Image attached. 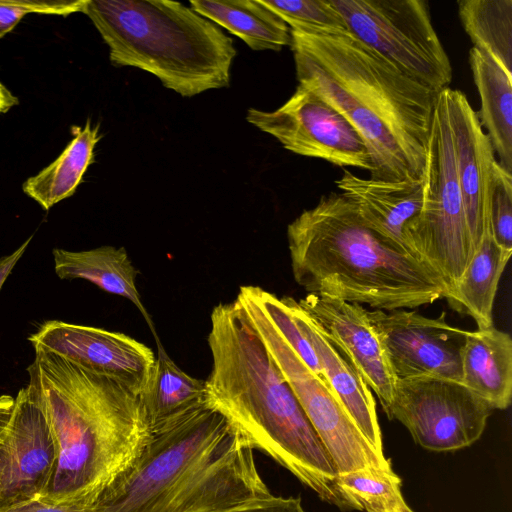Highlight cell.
<instances>
[{
	"instance_id": "obj_1",
	"label": "cell",
	"mask_w": 512,
	"mask_h": 512,
	"mask_svg": "<svg viewBox=\"0 0 512 512\" xmlns=\"http://www.w3.org/2000/svg\"><path fill=\"white\" fill-rule=\"evenodd\" d=\"M210 319L206 404L321 500L343 512L361 511L337 485L326 448L241 307L220 303Z\"/></svg>"
},
{
	"instance_id": "obj_2",
	"label": "cell",
	"mask_w": 512,
	"mask_h": 512,
	"mask_svg": "<svg viewBox=\"0 0 512 512\" xmlns=\"http://www.w3.org/2000/svg\"><path fill=\"white\" fill-rule=\"evenodd\" d=\"M254 449L207 404L152 431L85 512H230L272 501Z\"/></svg>"
},
{
	"instance_id": "obj_3",
	"label": "cell",
	"mask_w": 512,
	"mask_h": 512,
	"mask_svg": "<svg viewBox=\"0 0 512 512\" xmlns=\"http://www.w3.org/2000/svg\"><path fill=\"white\" fill-rule=\"evenodd\" d=\"M27 371L58 449L53 474L38 499L87 508L137 460L151 437L142 397L51 352L35 351Z\"/></svg>"
},
{
	"instance_id": "obj_4",
	"label": "cell",
	"mask_w": 512,
	"mask_h": 512,
	"mask_svg": "<svg viewBox=\"0 0 512 512\" xmlns=\"http://www.w3.org/2000/svg\"><path fill=\"white\" fill-rule=\"evenodd\" d=\"M287 240L294 279L308 294L384 311L449 294L431 266L372 229L342 193L304 210L288 225Z\"/></svg>"
},
{
	"instance_id": "obj_5",
	"label": "cell",
	"mask_w": 512,
	"mask_h": 512,
	"mask_svg": "<svg viewBox=\"0 0 512 512\" xmlns=\"http://www.w3.org/2000/svg\"><path fill=\"white\" fill-rule=\"evenodd\" d=\"M116 67L157 77L182 97L229 86L232 39L190 6L171 0H85L81 10Z\"/></svg>"
},
{
	"instance_id": "obj_6",
	"label": "cell",
	"mask_w": 512,
	"mask_h": 512,
	"mask_svg": "<svg viewBox=\"0 0 512 512\" xmlns=\"http://www.w3.org/2000/svg\"><path fill=\"white\" fill-rule=\"evenodd\" d=\"M290 31L291 49L317 63L389 129L414 177L420 179L438 93L402 72L349 30Z\"/></svg>"
},
{
	"instance_id": "obj_7",
	"label": "cell",
	"mask_w": 512,
	"mask_h": 512,
	"mask_svg": "<svg viewBox=\"0 0 512 512\" xmlns=\"http://www.w3.org/2000/svg\"><path fill=\"white\" fill-rule=\"evenodd\" d=\"M421 179L422 206L407 230V245L441 276L450 293L474 251L456 174L443 90L436 97Z\"/></svg>"
},
{
	"instance_id": "obj_8",
	"label": "cell",
	"mask_w": 512,
	"mask_h": 512,
	"mask_svg": "<svg viewBox=\"0 0 512 512\" xmlns=\"http://www.w3.org/2000/svg\"><path fill=\"white\" fill-rule=\"evenodd\" d=\"M351 34L428 89L449 87L452 67L424 0H330Z\"/></svg>"
},
{
	"instance_id": "obj_9",
	"label": "cell",
	"mask_w": 512,
	"mask_h": 512,
	"mask_svg": "<svg viewBox=\"0 0 512 512\" xmlns=\"http://www.w3.org/2000/svg\"><path fill=\"white\" fill-rule=\"evenodd\" d=\"M235 301L299 401L337 473L370 465L392 467L364 437L328 382L306 365L256 303L240 289Z\"/></svg>"
},
{
	"instance_id": "obj_10",
	"label": "cell",
	"mask_w": 512,
	"mask_h": 512,
	"mask_svg": "<svg viewBox=\"0 0 512 512\" xmlns=\"http://www.w3.org/2000/svg\"><path fill=\"white\" fill-rule=\"evenodd\" d=\"M492 410L461 382L416 376L396 380L387 417L401 422L421 447L453 451L482 436Z\"/></svg>"
},
{
	"instance_id": "obj_11",
	"label": "cell",
	"mask_w": 512,
	"mask_h": 512,
	"mask_svg": "<svg viewBox=\"0 0 512 512\" xmlns=\"http://www.w3.org/2000/svg\"><path fill=\"white\" fill-rule=\"evenodd\" d=\"M246 120L295 154L339 167L373 171L367 146L356 129L316 93L298 84L278 109L250 108Z\"/></svg>"
},
{
	"instance_id": "obj_12",
	"label": "cell",
	"mask_w": 512,
	"mask_h": 512,
	"mask_svg": "<svg viewBox=\"0 0 512 512\" xmlns=\"http://www.w3.org/2000/svg\"><path fill=\"white\" fill-rule=\"evenodd\" d=\"M58 449L36 383L30 379L15 398L0 440V512L38 499L48 484Z\"/></svg>"
},
{
	"instance_id": "obj_13",
	"label": "cell",
	"mask_w": 512,
	"mask_h": 512,
	"mask_svg": "<svg viewBox=\"0 0 512 512\" xmlns=\"http://www.w3.org/2000/svg\"><path fill=\"white\" fill-rule=\"evenodd\" d=\"M397 379L435 376L461 382V348L466 330L416 310H367Z\"/></svg>"
},
{
	"instance_id": "obj_14",
	"label": "cell",
	"mask_w": 512,
	"mask_h": 512,
	"mask_svg": "<svg viewBox=\"0 0 512 512\" xmlns=\"http://www.w3.org/2000/svg\"><path fill=\"white\" fill-rule=\"evenodd\" d=\"M28 340L35 351L54 353L114 378L141 397L153 376L156 361L153 351L124 333L49 320Z\"/></svg>"
},
{
	"instance_id": "obj_15",
	"label": "cell",
	"mask_w": 512,
	"mask_h": 512,
	"mask_svg": "<svg viewBox=\"0 0 512 512\" xmlns=\"http://www.w3.org/2000/svg\"><path fill=\"white\" fill-rule=\"evenodd\" d=\"M450 122L455 168L473 251L489 229L488 211L493 165L492 144L466 95L443 90Z\"/></svg>"
},
{
	"instance_id": "obj_16",
	"label": "cell",
	"mask_w": 512,
	"mask_h": 512,
	"mask_svg": "<svg viewBox=\"0 0 512 512\" xmlns=\"http://www.w3.org/2000/svg\"><path fill=\"white\" fill-rule=\"evenodd\" d=\"M298 303L345 354L387 415L396 378L367 317V309L316 294H307Z\"/></svg>"
},
{
	"instance_id": "obj_17",
	"label": "cell",
	"mask_w": 512,
	"mask_h": 512,
	"mask_svg": "<svg viewBox=\"0 0 512 512\" xmlns=\"http://www.w3.org/2000/svg\"><path fill=\"white\" fill-rule=\"evenodd\" d=\"M284 299L295 322L316 353L323 378L336 393L364 437L379 454L384 455L372 391L341 349L303 310L298 301L287 296Z\"/></svg>"
},
{
	"instance_id": "obj_18",
	"label": "cell",
	"mask_w": 512,
	"mask_h": 512,
	"mask_svg": "<svg viewBox=\"0 0 512 512\" xmlns=\"http://www.w3.org/2000/svg\"><path fill=\"white\" fill-rule=\"evenodd\" d=\"M336 184L372 229L413 254L406 234L421 210V178L389 182L361 178L344 169Z\"/></svg>"
},
{
	"instance_id": "obj_19",
	"label": "cell",
	"mask_w": 512,
	"mask_h": 512,
	"mask_svg": "<svg viewBox=\"0 0 512 512\" xmlns=\"http://www.w3.org/2000/svg\"><path fill=\"white\" fill-rule=\"evenodd\" d=\"M461 383L492 408L504 410L512 396V340L495 328L467 331L461 348Z\"/></svg>"
},
{
	"instance_id": "obj_20",
	"label": "cell",
	"mask_w": 512,
	"mask_h": 512,
	"mask_svg": "<svg viewBox=\"0 0 512 512\" xmlns=\"http://www.w3.org/2000/svg\"><path fill=\"white\" fill-rule=\"evenodd\" d=\"M54 270L60 279H84L105 292L126 298L140 311L155 335L148 311L136 287L139 271L124 247L101 246L83 251L52 250Z\"/></svg>"
},
{
	"instance_id": "obj_21",
	"label": "cell",
	"mask_w": 512,
	"mask_h": 512,
	"mask_svg": "<svg viewBox=\"0 0 512 512\" xmlns=\"http://www.w3.org/2000/svg\"><path fill=\"white\" fill-rule=\"evenodd\" d=\"M469 64L481 101L479 121L498 163L512 174V75L476 47L469 51Z\"/></svg>"
},
{
	"instance_id": "obj_22",
	"label": "cell",
	"mask_w": 512,
	"mask_h": 512,
	"mask_svg": "<svg viewBox=\"0 0 512 512\" xmlns=\"http://www.w3.org/2000/svg\"><path fill=\"white\" fill-rule=\"evenodd\" d=\"M189 5L253 50L280 51L291 44L289 26L259 0H191Z\"/></svg>"
},
{
	"instance_id": "obj_23",
	"label": "cell",
	"mask_w": 512,
	"mask_h": 512,
	"mask_svg": "<svg viewBox=\"0 0 512 512\" xmlns=\"http://www.w3.org/2000/svg\"><path fill=\"white\" fill-rule=\"evenodd\" d=\"M511 255L487 231L447 299L450 307L470 316L478 329L493 325V305L501 275Z\"/></svg>"
},
{
	"instance_id": "obj_24",
	"label": "cell",
	"mask_w": 512,
	"mask_h": 512,
	"mask_svg": "<svg viewBox=\"0 0 512 512\" xmlns=\"http://www.w3.org/2000/svg\"><path fill=\"white\" fill-rule=\"evenodd\" d=\"M71 131L74 137L59 157L23 183L24 193L44 210L74 194L101 138L99 126H92L89 119L84 127L73 126Z\"/></svg>"
},
{
	"instance_id": "obj_25",
	"label": "cell",
	"mask_w": 512,
	"mask_h": 512,
	"mask_svg": "<svg viewBox=\"0 0 512 512\" xmlns=\"http://www.w3.org/2000/svg\"><path fill=\"white\" fill-rule=\"evenodd\" d=\"M142 400L153 431L204 406L205 381L180 369L157 339L154 372Z\"/></svg>"
},
{
	"instance_id": "obj_26",
	"label": "cell",
	"mask_w": 512,
	"mask_h": 512,
	"mask_svg": "<svg viewBox=\"0 0 512 512\" xmlns=\"http://www.w3.org/2000/svg\"><path fill=\"white\" fill-rule=\"evenodd\" d=\"M458 14L473 47L512 75V0H461Z\"/></svg>"
},
{
	"instance_id": "obj_27",
	"label": "cell",
	"mask_w": 512,
	"mask_h": 512,
	"mask_svg": "<svg viewBox=\"0 0 512 512\" xmlns=\"http://www.w3.org/2000/svg\"><path fill=\"white\" fill-rule=\"evenodd\" d=\"M337 485L365 512H414L392 467L366 466L337 475Z\"/></svg>"
},
{
	"instance_id": "obj_28",
	"label": "cell",
	"mask_w": 512,
	"mask_h": 512,
	"mask_svg": "<svg viewBox=\"0 0 512 512\" xmlns=\"http://www.w3.org/2000/svg\"><path fill=\"white\" fill-rule=\"evenodd\" d=\"M278 15L291 30L321 32L348 30L330 0H259Z\"/></svg>"
},
{
	"instance_id": "obj_29",
	"label": "cell",
	"mask_w": 512,
	"mask_h": 512,
	"mask_svg": "<svg viewBox=\"0 0 512 512\" xmlns=\"http://www.w3.org/2000/svg\"><path fill=\"white\" fill-rule=\"evenodd\" d=\"M488 222L495 243L512 254V174L496 160L493 165Z\"/></svg>"
},
{
	"instance_id": "obj_30",
	"label": "cell",
	"mask_w": 512,
	"mask_h": 512,
	"mask_svg": "<svg viewBox=\"0 0 512 512\" xmlns=\"http://www.w3.org/2000/svg\"><path fill=\"white\" fill-rule=\"evenodd\" d=\"M84 1L0 0V39L12 31L20 20L28 14L67 16L75 12H81Z\"/></svg>"
},
{
	"instance_id": "obj_31",
	"label": "cell",
	"mask_w": 512,
	"mask_h": 512,
	"mask_svg": "<svg viewBox=\"0 0 512 512\" xmlns=\"http://www.w3.org/2000/svg\"><path fill=\"white\" fill-rule=\"evenodd\" d=\"M86 507L81 504H48L34 499L13 506L4 512H85Z\"/></svg>"
},
{
	"instance_id": "obj_32",
	"label": "cell",
	"mask_w": 512,
	"mask_h": 512,
	"mask_svg": "<svg viewBox=\"0 0 512 512\" xmlns=\"http://www.w3.org/2000/svg\"><path fill=\"white\" fill-rule=\"evenodd\" d=\"M230 512H306L299 497L276 496L272 501L257 507Z\"/></svg>"
},
{
	"instance_id": "obj_33",
	"label": "cell",
	"mask_w": 512,
	"mask_h": 512,
	"mask_svg": "<svg viewBox=\"0 0 512 512\" xmlns=\"http://www.w3.org/2000/svg\"><path fill=\"white\" fill-rule=\"evenodd\" d=\"M33 236H30L27 240L24 241L15 251L11 254L3 256L0 258V291L2 289L3 284L5 283L8 276L11 274L12 270L16 266L19 259L23 256L26 251L28 245L30 244Z\"/></svg>"
},
{
	"instance_id": "obj_34",
	"label": "cell",
	"mask_w": 512,
	"mask_h": 512,
	"mask_svg": "<svg viewBox=\"0 0 512 512\" xmlns=\"http://www.w3.org/2000/svg\"><path fill=\"white\" fill-rule=\"evenodd\" d=\"M15 405V398L11 395L0 396V440L4 437L11 420Z\"/></svg>"
},
{
	"instance_id": "obj_35",
	"label": "cell",
	"mask_w": 512,
	"mask_h": 512,
	"mask_svg": "<svg viewBox=\"0 0 512 512\" xmlns=\"http://www.w3.org/2000/svg\"><path fill=\"white\" fill-rule=\"evenodd\" d=\"M17 103V97L0 81V113L9 111Z\"/></svg>"
}]
</instances>
